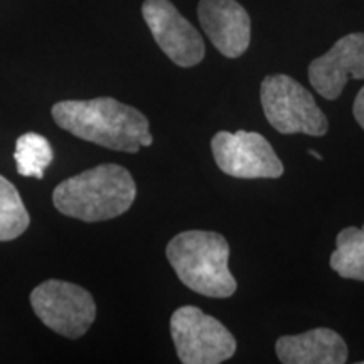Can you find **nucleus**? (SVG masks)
Instances as JSON below:
<instances>
[{
  "instance_id": "1",
  "label": "nucleus",
  "mask_w": 364,
  "mask_h": 364,
  "mask_svg": "<svg viewBox=\"0 0 364 364\" xmlns=\"http://www.w3.org/2000/svg\"><path fill=\"white\" fill-rule=\"evenodd\" d=\"M54 122L86 142L135 154L154 142L142 112L115 98L66 100L53 107Z\"/></svg>"
},
{
  "instance_id": "2",
  "label": "nucleus",
  "mask_w": 364,
  "mask_h": 364,
  "mask_svg": "<svg viewBox=\"0 0 364 364\" xmlns=\"http://www.w3.org/2000/svg\"><path fill=\"white\" fill-rule=\"evenodd\" d=\"M136 186L125 167L102 164L63 181L53 193L59 213L86 223L124 215L135 201Z\"/></svg>"
},
{
  "instance_id": "3",
  "label": "nucleus",
  "mask_w": 364,
  "mask_h": 364,
  "mask_svg": "<svg viewBox=\"0 0 364 364\" xmlns=\"http://www.w3.org/2000/svg\"><path fill=\"white\" fill-rule=\"evenodd\" d=\"M167 260L189 290L211 299H228L238 289L230 267V245L215 231H184L167 245Z\"/></svg>"
},
{
  "instance_id": "4",
  "label": "nucleus",
  "mask_w": 364,
  "mask_h": 364,
  "mask_svg": "<svg viewBox=\"0 0 364 364\" xmlns=\"http://www.w3.org/2000/svg\"><path fill=\"white\" fill-rule=\"evenodd\" d=\"M262 108L268 124L280 134L324 136L329 122L312 93L287 75H268L260 86Z\"/></svg>"
},
{
  "instance_id": "5",
  "label": "nucleus",
  "mask_w": 364,
  "mask_h": 364,
  "mask_svg": "<svg viewBox=\"0 0 364 364\" xmlns=\"http://www.w3.org/2000/svg\"><path fill=\"white\" fill-rule=\"evenodd\" d=\"M171 336L184 364H220L236 353V339L199 307H179L171 317Z\"/></svg>"
},
{
  "instance_id": "6",
  "label": "nucleus",
  "mask_w": 364,
  "mask_h": 364,
  "mask_svg": "<svg viewBox=\"0 0 364 364\" xmlns=\"http://www.w3.org/2000/svg\"><path fill=\"white\" fill-rule=\"evenodd\" d=\"M31 304L49 329L68 339L85 336L97 316V306L88 290L63 280H48L36 287Z\"/></svg>"
},
{
  "instance_id": "7",
  "label": "nucleus",
  "mask_w": 364,
  "mask_h": 364,
  "mask_svg": "<svg viewBox=\"0 0 364 364\" xmlns=\"http://www.w3.org/2000/svg\"><path fill=\"white\" fill-rule=\"evenodd\" d=\"M211 149L218 167L236 179H279L284 176V164L258 132H218Z\"/></svg>"
},
{
  "instance_id": "8",
  "label": "nucleus",
  "mask_w": 364,
  "mask_h": 364,
  "mask_svg": "<svg viewBox=\"0 0 364 364\" xmlns=\"http://www.w3.org/2000/svg\"><path fill=\"white\" fill-rule=\"evenodd\" d=\"M142 14L157 46L171 61L182 68L203 61L206 49L201 34L182 17L174 4L169 0H145Z\"/></svg>"
},
{
  "instance_id": "9",
  "label": "nucleus",
  "mask_w": 364,
  "mask_h": 364,
  "mask_svg": "<svg viewBox=\"0 0 364 364\" xmlns=\"http://www.w3.org/2000/svg\"><path fill=\"white\" fill-rule=\"evenodd\" d=\"M349 76L364 80V33L344 36L309 65L312 88L329 102L341 97Z\"/></svg>"
},
{
  "instance_id": "10",
  "label": "nucleus",
  "mask_w": 364,
  "mask_h": 364,
  "mask_svg": "<svg viewBox=\"0 0 364 364\" xmlns=\"http://www.w3.org/2000/svg\"><path fill=\"white\" fill-rule=\"evenodd\" d=\"M198 17L204 33L226 58H240L252 41V21L236 0H201Z\"/></svg>"
},
{
  "instance_id": "11",
  "label": "nucleus",
  "mask_w": 364,
  "mask_h": 364,
  "mask_svg": "<svg viewBox=\"0 0 364 364\" xmlns=\"http://www.w3.org/2000/svg\"><path fill=\"white\" fill-rule=\"evenodd\" d=\"M275 351L284 364H344L349 356L346 341L327 327L282 336Z\"/></svg>"
},
{
  "instance_id": "12",
  "label": "nucleus",
  "mask_w": 364,
  "mask_h": 364,
  "mask_svg": "<svg viewBox=\"0 0 364 364\" xmlns=\"http://www.w3.org/2000/svg\"><path fill=\"white\" fill-rule=\"evenodd\" d=\"M331 268L343 279L364 282V226L344 228L338 235Z\"/></svg>"
},
{
  "instance_id": "13",
  "label": "nucleus",
  "mask_w": 364,
  "mask_h": 364,
  "mask_svg": "<svg viewBox=\"0 0 364 364\" xmlns=\"http://www.w3.org/2000/svg\"><path fill=\"white\" fill-rule=\"evenodd\" d=\"M53 149L46 136L29 132L17 139L14 159L21 176L43 179L46 169L53 162Z\"/></svg>"
},
{
  "instance_id": "14",
  "label": "nucleus",
  "mask_w": 364,
  "mask_h": 364,
  "mask_svg": "<svg viewBox=\"0 0 364 364\" xmlns=\"http://www.w3.org/2000/svg\"><path fill=\"white\" fill-rule=\"evenodd\" d=\"M29 213L22 203L19 191L6 177L0 176V241L19 238L29 228Z\"/></svg>"
},
{
  "instance_id": "15",
  "label": "nucleus",
  "mask_w": 364,
  "mask_h": 364,
  "mask_svg": "<svg viewBox=\"0 0 364 364\" xmlns=\"http://www.w3.org/2000/svg\"><path fill=\"white\" fill-rule=\"evenodd\" d=\"M353 113H354V118H356L359 127L364 130V86L359 90L358 97H356V100H354Z\"/></svg>"
},
{
  "instance_id": "16",
  "label": "nucleus",
  "mask_w": 364,
  "mask_h": 364,
  "mask_svg": "<svg viewBox=\"0 0 364 364\" xmlns=\"http://www.w3.org/2000/svg\"><path fill=\"white\" fill-rule=\"evenodd\" d=\"M309 154H311L314 159H317V161H322V156L317 152V150H309Z\"/></svg>"
}]
</instances>
